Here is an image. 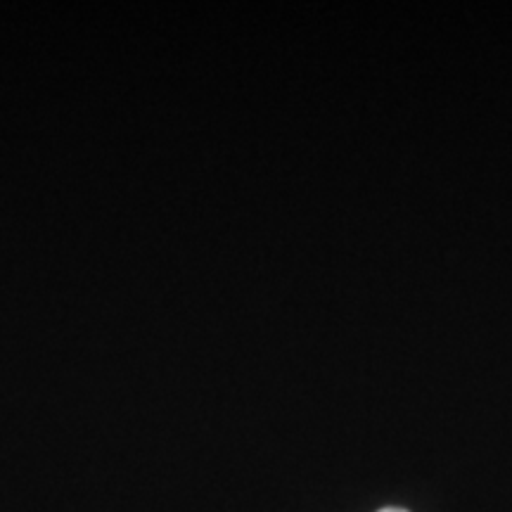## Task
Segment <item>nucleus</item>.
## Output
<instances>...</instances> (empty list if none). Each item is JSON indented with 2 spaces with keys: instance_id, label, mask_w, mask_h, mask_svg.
Here are the masks:
<instances>
[{
  "instance_id": "1",
  "label": "nucleus",
  "mask_w": 512,
  "mask_h": 512,
  "mask_svg": "<svg viewBox=\"0 0 512 512\" xmlns=\"http://www.w3.org/2000/svg\"><path fill=\"white\" fill-rule=\"evenodd\" d=\"M380 512H408V510H401V508H384Z\"/></svg>"
}]
</instances>
